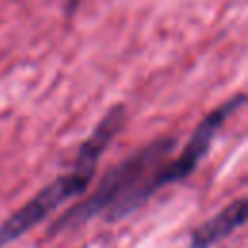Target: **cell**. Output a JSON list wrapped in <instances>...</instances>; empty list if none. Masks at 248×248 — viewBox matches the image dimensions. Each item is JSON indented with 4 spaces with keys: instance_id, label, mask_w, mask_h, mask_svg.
I'll list each match as a JSON object with an SVG mask.
<instances>
[{
    "instance_id": "1",
    "label": "cell",
    "mask_w": 248,
    "mask_h": 248,
    "mask_svg": "<svg viewBox=\"0 0 248 248\" xmlns=\"http://www.w3.org/2000/svg\"><path fill=\"white\" fill-rule=\"evenodd\" d=\"M176 140L161 136L151 140L141 149L114 165L99 182L89 198L76 203L60 217H56L46 231V236H56L68 229L81 227L93 217H103L108 223H116L136 209H140L151 196L153 172L170 159Z\"/></svg>"
},
{
    "instance_id": "3",
    "label": "cell",
    "mask_w": 248,
    "mask_h": 248,
    "mask_svg": "<svg viewBox=\"0 0 248 248\" xmlns=\"http://www.w3.org/2000/svg\"><path fill=\"white\" fill-rule=\"evenodd\" d=\"M246 101L244 93H236L234 97L227 99L223 105H219L217 108H213L192 132L188 143L182 147V151L178 155H174L172 159H167L151 176V190L153 194L169 184L186 180L202 163V159L207 155L213 138L217 136V132L221 130V126L225 124V120L229 116H232Z\"/></svg>"
},
{
    "instance_id": "2",
    "label": "cell",
    "mask_w": 248,
    "mask_h": 248,
    "mask_svg": "<svg viewBox=\"0 0 248 248\" xmlns=\"http://www.w3.org/2000/svg\"><path fill=\"white\" fill-rule=\"evenodd\" d=\"M126 108L122 103L112 105L103 114V118L97 122L89 138L79 145L74 167L66 174L56 176L52 182L41 188L29 202H25L17 211H14L8 219L0 223V248H6L8 244L21 238L33 227L43 223L52 211L62 207L68 200L81 196L91 186L97 163L108 147V143L118 134V130L122 128Z\"/></svg>"
},
{
    "instance_id": "4",
    "label": "cell",
    "mask_w": 248,
    "mask_h": 248,
    "mask_svg": "<svg viewBox=\"0 0 248 248\" xmlns=\"http://www.w3.org/2000/svg\"><path fill=\"white\" fill-rule=\"evenodd\" d=\"M248 202L246 198H238L225 205L217 215L203 221L190 236V248H211L213 244L225 240L234 231H238L246 223Z\"/></svg>"
}]
</instances>
